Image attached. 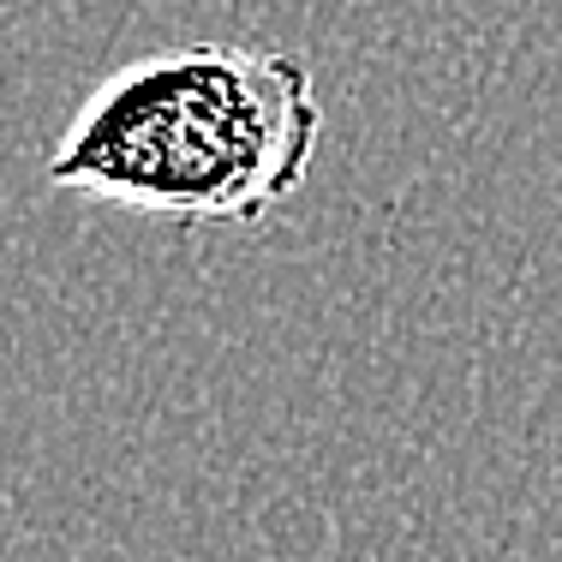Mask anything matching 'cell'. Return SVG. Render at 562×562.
I'll return each mask as SVG.
<instances>
[{"label": "cell", "mask_w": 562, "mask_h": 562, "mask_svg": "<svg viewBox=\"0 0 562 562\" xmlns=\"http://www.w3.org/2000/svg\"><path fill=\"white\" fill-rule=\"evenodd\" d=\"M317 144L324 97L293 48L186 43L90 90L48 186L173 227H263L305 186Z\"/></svg>", "instance_id": "cell-1"}]
</instances>
